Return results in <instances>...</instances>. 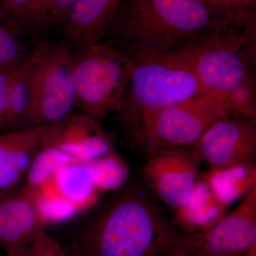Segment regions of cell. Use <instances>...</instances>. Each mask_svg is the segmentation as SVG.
I'll list each match as a JSON object with an SVG mask.
<instances>
[{
    "instance_id": "6da1fadb",
    "label": "cell",
    "mask_w": 256,
    "mask_h": 256,
    "mask_svg": "<svg viewBox=\"0 0 256 256\" xmlns=\"http://www.w3.org/2000/svg\"><path fill=\"white\" fill-rule=\"evenodd\" d=\"M227 26L242 28L198 0H124L104 40L134 60L183 48Z\"/></svg>"
},
{
    "instance_id": "7a4b0ae2",
    "label": "cell",
    "mask_w": 256,
    "mask_h": 256,
    "mask_svg": "<svg viewBox=\"0 0 256 256\" xmlns=\"http://www.w3.org/2000/svg\"><path fill=\"white\" fill-rule=\"evenodd\" d=\"M178 229L140 188H122L89 224L82 256H169Z\"/></svg>"
},
{
    "instance_id": "3957f363",
    "label": "cell",
    "mask_w": 256,
    "mask_h": 256,
    "mask_svg": "<svg viewBox=\"0 0 256 256\" xmlns=\"http://www.w3.org/2000/svg\"><path fill=\"white\" fill-rule=\"evenodd\" d=\"M132 60L129 85L117 112L128 133L146 111L208 92L198 82L184 48Z\"/></svg>"
},
{
    "instance_id": "277c9868",
    "label": "cell",
    "mask_w": 256,
    "mask_h": 256,
    "mask_svg": "<svg viewBox=\"0 0 256 256\" xmlns=\"http://www.w3.org/2000/svg\"><path fill=\"white\" fill-rule=\"evenodd\" d=\"M227 92H212L162 108L146 111L130 139L149 158L170 148L193 146L216 121L227 117Z\"/></svg>"
},
{
    "instance_id": "5b68a950",
    "label": "cell",
    "mask_w": 256,
    "mask_h": 256,
    "mask_svg": "<svg viewBox=\"0 0 256 256\" xmlns=\"http://www.w3.org/2000/svg\"><path fill=\"white\" fill-rule=\"evenodd\" d=\"M76 108L101 120L118 112L126 95L132 60L107 42L72 50Z\"/></svg>"
},
{
    "instance_id": "8992f818",
    "label": "cell",
    "mask_w": 256,
    "mask_h": 256,
    "mask_svg": "<svg viewBox=\"0 0 256 256\" xmlns=\"http://www.w3.org/2000/svg\"><path fill=\"white\" fill-rule=\"evenodd\" d=\"M76 108L72 50L65 43L40 41L28 70V107L24 128L55 124Z\"/></svg>"
},
{
    "instance_id": "52a82bcc",
    "label": "cell",
    "mask_w": 256,
    "mask_h": 256,
    "mask_svg": "<svg viewBox=\"0 0 256 256\" xmlns=\"http://www.w3.org/2000/svg\"><path fill=\"white\" fill-rule=\"evenodd\" d=\"M242 28H220L183 47L195 75L207 92H228L252 74L244 56L247 32Z\"/></svg>"
},
{
    "instance_id": "ba28073f",
    "label": "cell",
    "mask_w": 256,
    "mask_h": 256,
    "mask_svg": "<svg viewBox=\"0 0 256 256\" xmlns=\"http://www.w3.org/2000/svg\"><path fill=\"white\" fill-rule=\"evenodd\" d=\"M256 244V188L228 214L200 232H180L169 256H242Z\"/></svg>"
},
{
    "instance_id": "9c48e42d",
    "label": "cell",
    "mask_w": 256,
    "mask_h": 256,
    "mask_svg": "<svg viewBox=\"0 0 256 256\" xmlns=\"http://www.w3.org/2000/svg\"><path fill=\"white\" fill-rule=\"evenodd\" d=\"M201 162L193 146L164 150L148 158L142 178L156 196L175 210L186 203L198 182Z\"/></svg>"
},
{
    "instance_id": "30bf717a",
    "label": "cell",
    "mask_w": 256,
    "mask_h": 256,
    "mask_svg": "<svg viewBox=\"0 0 256 256\" xmlns=\"http://www.w3.org/2000/svg\"><path fill=\"white\" fill-rule=\"evenodd\" d=\"M193 146L210 169L255 162L256 120L229 116L218 120Z\"/></svg>"
},
{
    "instance_id": "8fae6325",
    "label": "cell",
    "mask_w": 256,
    "mask_h": 256,
    "mask_svg": "<svg viewBox=\"0 0 256 256\" xmlns=\"http://www.w3.org/2000/svg\"><path fill=\"white\" fill-rule=\"evenodd\" d=\"M41 146L56 148L80 162L116 152L114 140L100 120L82 112L42 126Z\"/></svg>"
},
{
    "instance_id": "7c38bea8",
    "label": "cell",
    "mask_w": 256,
    "mask_h": 256,
    "mask_svg": "<svg viewBox=\"0 0 256 256\" xmlns=\"http://www.w3.org/2000/svg\"><path fill=\"white\" fill-rule=\"evenodd\" d=\"M124 0H74L62 28L72 50L104 40L109 25Z\"/></svg>"
},
{
    "instance_id": "4fadbf2b",
    "label": "cell",
    "mask_w": 256,
    "mask_h": 256,
    "mask_svg": "<svg viewBox=\"0 0 256 256\" xmlns=\"http://www.w3.org/2000/svg\"><path fill=\"white\" fill-rule=\"evenodd\" d=\"M41 146V127L0 131V196L23 188L34 156Z\"/></svg>"
},
{
    "instance_id": "5bb4252c",
    "label": "cell",
    "mask_w": 256,
    "mask_h": 256,
    "mask_svg": "<svg viewBox=\"0 0 256 256\" xmlns=\"http://www.w3.org/2000/svg\"><path fill=\"white\" fill-rule=\"evenodd\" d=\"M45 229L34 202L22 188L0 196V246L6 254L30 246Z\"/></svg>"
},
{
    "instance_id": "9a60e30c",
    "label": "cell",
    "mask_w": 256,
    "mask_h": 256,
    "mask_svg": "<svg viewBox=\"0 0 256 256\" xmlns=\"http://www.w3.org/2000/svg\"><path fill=\"white\" fill-rule=\"evenodd\" d=\"M226 210L201 174L186 203L174 210V224L184 233H194L216 223Z\"/></svg>"
},
{
    "instance_id": "2e32d148",
    "label": "cell",
    "mask_w": 256,
    "mask_h": 256,
    "mask_svg": "<svg viewBox=\"0 0 256 256\" xmlns=\"http://www.w3.org/2000/svg\"><path fill=\"white\" fill-rule=\"evenodd\" d=\"M45 184L78 213L92 208L100 198L86 162H74L66 165Z\"/></svg>"
},
{
    "instance_id": "e0dca14e",
    "label": "cell",
    "mask_w": 256,
    "mask_h": 256,
    "mask_svg": "<svg viewBox=\"0 0 256 256\" xmlns=\"http://www.w3.org/2000/svg\"><path fill=\"white\" fill-rule=\"evenodd\" d=\"M202 174L216 196L227 208L256 188L255 162L210 169Z\"/></svg>"
},
{
    "instance_id": "ac0fdd59",
    "label": "cell",
    "mask_w": 256,
    "mask_h": 256,
    "mask_svg": "<svg viewBox=\"0 0 256 256\" xmlns=\"http://www.w3.org/2000/svg\"><path fill=\"white\" fill-rule=\"evenodd\" d=\"M74 0H31L25 16L22 35L42 37L60 26Z\"/></svg>"
},
{
    "instance_id": "d6986e66",
    "label": "cell",
    "mask_w": 256,
    "mask_h": 256,
    "mask_svg": "<svg viewBox=\"0 0 256 256\" xmlns=\"http://www.w3.org/2000/svg\"><path fill=\"white\" fill-rule=\"evenodd\" d=\"M74 162L76 161L56 148L40 146L30 164L22 188L26 192L36 191L57 171Z\"/></svg>"
},
{
    "instance_id": "ffe728a7",
    "label": "cell",
    "mask_w": 256,
    "mask_h": 256,
    "mask_svg": "<svg viewBox=\"0 0 256 256\" xmlns=\"http://www.w3.org/2000/svg\"><path fill=\"white\" fill-rule=\"evenodd\" d=\"M32 60V50L20 64L10 87L4 131L22 129L24 126L28 107V70Z\"/></svg>"
},
{
    "instance_id": "44dd1931",
    "label": "cell",
    "mask_w": 256,
    "mask_h": 256,
    "mask_svg": "<svg viewBox=\"0 0 256 256\" xmlns=\"http://www.w3.org/2000/svg\"><path fill=\"white\" fill-rule=\"evenodd\" d=\"M86 163L99 193L118 192L124 188L129 178V168L116 152Z\"/></svg>"
},
{
    "instance_id": "7402d4cb",
    "label": "cell",
    "mask_w": 256,
    "mask_h": 256,
    "mask_svg": "<svg viewBox=\"0 0 256 256\" xmlns=\"http://www.w3.org/2000/svg\"><path fill=\"white\" fill-rule=\"evenodd\" d=\"M225 110L229 117L256 120V84L252 74L226 92Z\"/></svg>"
},
{
    "instance_id": "603a6c76",
    "label": "cell",
    "mask_w": 256,
    "mask_h": 256,
    "mask_svg": "<svg viewBox=\"0 0 256 256\" xmlns=\"http://www.w3.org/2000/svg\"><path fill=\"white\" fill-rule=\"evenodd\" d=\"M31 52L20 40V35L0 24V68L21 64Z\"/></svg>"
},
{
    "instance_id": "cb8c5ba5",
    "label": "cell",
    "mask_w": 256,
    "mask_h": 256,
    "mask_svg": "<svg viewBox=\"0 0 256 256\" xmlns=\"http://www.w3.org/2000/svg\"><path fill=\"white\" fill-rule=\"evenodd\" d=\"M31 0H0V22L22 34L24 22Z\"/></svg>"
},
{
    "instance_id": "d4e9b609",
    "label": "cell",
    "mask_w": 256,
    "mask_h": 256,
    "mask_svg": "<svg viewBox=\"0 0 256 256\" xmlns=\"http://www.w3.org/2000/svg\"><path fill=\"white\" fill-rule=\"evenodd\" d=\"M31 256H68L58 240L47 232L42 230L28 246Z\"/></svg>"
},
{
    "instance_id": "484cf974",
    "label": "cell",
    "mask_w": 256,
    "mask_h": 256,
    "mask_svg": "<svg viewBox=\"0 0 256 256\" xmlns=\"http://www.w3.org/2000/svg\"><path fill=\"white\" fill-rule=\"evenodd\" d=\"M21 64L14 66L0 68V131H4V130L10 87L16 70Z\"/></svg>"
},
{
    "instance_id": "4316f807",
    "label": "cell",
    "mask_w": 256,
    "mask_h": 256,
    "mask_svg": "<svg viewBox=\"0 0 256 256\" xmlns=\"http://www.w3.org/2000/svg\"><path fill=\"white\" fill-rule=\"evenodd\" d=\"M198 1L210 6L217 12L233 18L242 26H245L248 20L252 16L247 18L244 16L238 10L234 0H198Z\"/></svg>"
},
{
    "instance_id": "83f0119b",
    "label": "cell",
    "mask_w": 256,
    "mask_h": 256,
    "mask_svg": "<svg viewBox=\"0 0 256 256\" xmlns=\"http://www.w3.org/2000/svg\"><path fill=\"white\" fill-rule=\"evenodd\" d=\"M244 16L250 18L255 12L256 0H234Z\"/></svg>"
},
{
    "instance_id": "f1b7e54d",
    "label": "cell",
    "mask_w": 256,
    "mask_h": 256,
    "mask_svg": "<svg viewBox=\"0 0 256 256\" xmlns=\"http://www.w3.org/2000/svg\"><path fill=\"white\" fill-rule=\"evenodd\" d=\"M6 256H30L28 247L24 248L18 249V250H13L6 254Z\"/></svg>"
},
{
    "instance_id": "f546056e",
    "label": "cell",
    "mask_w": 256,
    "mask_h": 256,
    "mask_svg": "<svg viewBox=\"0 0 256 256\" xmlns=\"http://www.w3.org/2000/svg\"><path fill=\"white\" fill-rule=\"evenodd\" d=\"M242 256H256V244L249 248L246 252L242 254Z\"/></svg>"
},
{
    "instance_id": "4dcf8cb0",
    "label": "cell",
    "mask_w": 256,
    "mask_h": 256,
    "mask_svg": "<svg viewBox=\"0 0 256 256\" xmlns=\"http://www.w3.org/2000/svg\"></svg>"
}]
</instances>
